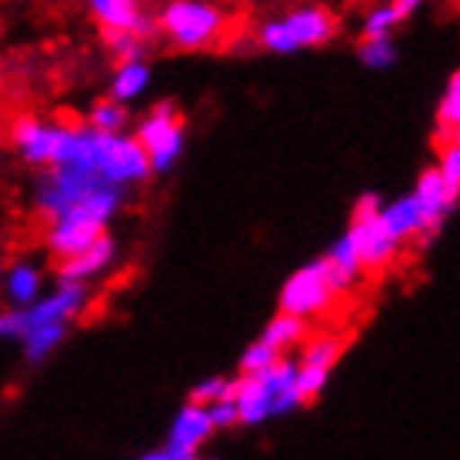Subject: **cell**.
<instances>
[{
	"label": "cell",
	"instance_id": "1",
	"mask_svg": "<svg viewBox=\"0 0 460 460\" xmlns=\"http://www.w3.org/2000/svg\"><path fill=\"white\" fill-rule=\"evenodd\" d=\"M230 401L237 407V424L243 427H261L274 417L294 414L304 403L294 357L280 354L264 370H253V374H243L241 380H234Z\"/></svg>",
	"mask_w": 460,
	"mask_h": 460
},
{
	"label": "cell",
	"instance_id": "30",
	"mask_svg": "<svg viewBox=\"0 0 460 460\" xmlns=\"http://www.w3.org/2000/svg\"><path fill=\"white\" fill-rule=\"evenodd\" d=\"M277 357H280V354H277L274 347H267L264 341L257 337L253 344L243 347V354H241V370H243V374H253V370H264L267 364H274Z\"/></svg>",
	"mask_w": 460,
	"mask_h": 460
},
{
	"label": "cell",
	"instance_id": "21",
	"mask_svg": "<svg viewBox=\"0 0 460 460\" xmlns=\"http://www.w3.org/2000/svg\"><path fill=\"white\" fill-rule=\"evenodd\" d=\"M64 341H67V323H34L21 334L23 357L31 364H44L47 357L58 354Z\"/></svg>",
	"mask_w": 460,
	"mask_h": 460
},
{
	"label": "cell",
	"instance_id": "25",
	"mask_svg": "<svg viewBox=\"0 0 460 460\" xmlns=\"http://www.w3.org/2000/svg\"><path fill=\"white\" fill-rule=\"evenodd\" d=\"M357 58L370 70H387L397 64V44H394V37H364Z\"/></svg>",
	"mask_w": 460,
	"mask_h": 460
},
{
	"label": "cell",
	"instance_id": "32",
	"mask_svg": "<svg viewBox=\"0 0 460 460\" xmlns=\"http://www.w3.org/2000/svg\"><path fill=\"white\" fill-rule=\"evenodd\" d=\"M23 334V314L21 307L0 311V341H21Z\"/></svg>",
	"mask_w": 460,
	"mask_h": 460
},
{
	"label": "cell",
	"instance_id": "12",
	"mask_svg": "<svg viewBox=\"0 0 460 460\" xmlns=\"http://www.w3.org/2000/svg\"><path fill=\"white\" fill-rule=\"evenodd\" d=\"M117 257H120V247L111 234H101L97 241H91L84 251L70 253L58 264V280H74V284H87L91 288L93 280H101V277L117 264Z\"/></svg>",
	"mask_w": 460,
	"mask_h": 460
},
{
	"label": "cell",
	"instance_id": "13",
	"mask_svg": "<svg viewBox=\"0 0 460 460\" xmlns=\"http://www.w3.org/2000/svg\"><path fill=\"white\" fill-rule=\"evenodd\" d=\"M54 134H58V124H50L44 117H17L11 127H7V140L11 147L17 150L27 167H50V157H54Z\"/></svg>",
	"mask_w": 460,
	"mask_h": 460
},
{
	"label": "cell",
	"instance_id": "4",
	"mask_svg": "<svg viewBox=\"0 0 460 460\" xmlns=\"http://www.w3.org/2000/svg\"><path fill=\"white\" fill-rule=\"evenodd\" d=\"M337 34V21L323 7H297L261 27V44L270 54H300L323 47Z\"/></svg>",
	"mask_w": 460,
	"mask_h": 460
},
{
	"label": "cell",
	"instance_id": "34",
	"mask_svg": "<svg viewBox=\"0 0 460 460\" xmlns=\"http://www.w3.org/2000/svg\"><path fill=\"white\" fill-rule=\"evenodd\" d=\"M0 97H4V81H0ZM7 134V127H4V111H0V140Z\"/></svg>",
	"mask_w": 460,
	"mask_h": 460
},
{
	"label": "cell",
	"instance_id": "18",
	"mask_svg": "<svg viewBox=\"0 0 460 460\" xmlns=\"http://www.w3.org/2000/svg\"><path fill=\"white\" fill-rule=\"evenodd\" d=\"M0 288L7 294L11 307H27L44 294V267L34 261H13L11 267H4Z\"/></svg>",
	"mask_w": 460,
	"mask_h": 460
},
{
	"label": "cell",
	"instance_id": "14",
	"mask_svg": "<svg viewBox=\"0 0 460 460\" xmlns=\"http://www.w3.org/2000/svg\"><path fill=\"white\" fill-rule=\"evenodd\" d=\"M87 11L97 23H101V31H127V34H137V37H147L157 21L147 17V11L140 7V0H87Z\"/></svg>",
	"mask_w": 460,
	"mask_h": 460
},
{
	"label": "cell",
	"instance_id": "22",
	"mask_svg": "<svg viewBox=\"0 0 460 460\" xmlns=\"http://www.w3.org/2000/svg\"><path fill=\"white\" fill-rule=\"evenodd\" d=\"M323 261L331 264V270L344 280L347 288L354 284L357 277L364 274V264H360V257H357V247H354V241H350L347 234H341V237L331 243V251L323 253Z\"/></svg>",
	"mask_w": 460,
	"mask_h": 460
},
{
	"label": "cell",
	"instance_id": "27",
	"mask_svg": "<svg viewBox=\"0 0 460 460\" xmlns=\"http://www.w3.org/2000/svg\"><path fill=\"white\" fill-rule=\"evenodd\" d=\"M434 171L444 177V184H447L454 194H460V144H457V137H450L447 144L440 147Z\"/></svg>",
	"mask_w": 460,
	"mask_h": 460
},
{
	"label": "cell",
	"instance_id": "24",
	"mask_svg": "<svg viewBox=\"0 0 460 460\" xmlns=\"http://www.w3.org/2000/svg\"><path fill=\"white\" fill-rule=\"evenodd\" d=\"M87 124H91L93 130L117 134V130H127V124H130V114H127V104H120V101H114V97H104V101H97V104L91 107Z\"/></svg>",
	"mask_w": 460,
	"mask_h": 460
},
{
	"label": "cell",
	"instance_id": "5",
	"mask_svg": "<svg viewBox=\"0 0 460 460\" xmlns=\"http://www.w3.org/2000/svg\"><path fill=\"white\" fill-rule=\"evenodd\" d=\"M104 184L97 173L81 171V167H40V177L31 187V208L37 210V217L58 220L64 217L70 208H77L84 197L93 194Z\"/></svg>",
	"mask_w": 460,
	"mask_h": 460
},
{
	"label": "cell",
	"instance_id": "3",
	"mask_svg": "<svg viewBox=\"0 0 460 460\" xmlns=\"http://www.w3.org/2000/svg\"><path fill=\"white\" fill-rule=\"evenodd\" d=\"M347 290V284L331 270V264L317 257L311 264L297 267L294 274L284 280L280 288V311L304 317V321H317L334 311V304L341 300V294Z\"/></svg>",
	"mask_w": 460,
	"mask_h": 460
},
{
	"label": "cell",
	"instance_id": "17",
	"mask_svg": "<svg viewBox=\"0 0 460 460\" xmlns=\"http://www.w3.org/2000/svg\"><path fill=\"white\" fill-rule=\"evenodd\" d=\"M380 224L387 227V234H391L394 241L401 243H414V241H420L424 234H430L427 230V224H424V214H420V208H417V200H414V194H403V197H397V200H380Z\"/></svg>",
	"mask_w": 460,
	"mask_h": 460
},
{
	"label": "cell",
	"instance_id": "19",
	"mask_svg": "<svg viewBox=\"0 0 460 460\" xmlns=\"http://www.w3.org/2000/svg\"><path fill=\"white\" fill-rule=\"evenodd\" d=\"M150 81H154V74H150V64L144 58L117 60V70L111 77V97L120 104H134L147 93Z\"/></svg>",
	"mask_w": 460,
	"mask_h": 460
},
{
	"label": "cell",
	"instance_id": "11",
	"mask_svg": "<svg viewBox=\"0 0 460 460\" xmlns=\"http://www.w3.org/2000/svg\"><path fill=\"white\" fill-rule=\"evenodd\" d=\"M87 300H91V290L87 284H74V280H58L54 290H44L34 304L21 307L23 314V331L34 327V323H74L87 311Z\"/></svg>",
	"mask_w": 460,
	"mask_h": 460
},
{
	"label": "cell",
	"instance_id": "10",
	"mask_svg": "<svg viewBox=\"0 0 460 460\" xmlns=\"http://www.w3.org/2000/svg\"><path fill=\"white\" fill-rule=\"evenodd\" d=\"M341 354H344V344H341L337 334H317V337L307 334V341L297 347L294 367H297V387H300L304 403L323 394V387H327V380L334 374Z\"/></svg>",
	"mask_w": 460,
	"mask_h": 460
},
{
	"label": "cell",
	"instance_id": "33",
	"mask_svg": "<svg viewBox=\"0 0 460 460\" xmlns=\"http://www.w3.org/2000/svg\"><path fill=\"white\" fill-rule=\"evenodd\" d=\"M394 4V11L401 13V21H407V17H414L420 7H424L427 0H391Z\"/></svg>",
	"mask_w": 460,
	"mask_h": 460
},
{
	"label": "cell",
	"instance_id": "35",
	"mask_svg": "<svg viewBox=\"0 0 460 460\" xmlns=\"http://www.w3.org/2000/svg\"><path fill=\"white\" fill-rule=\"evenodd\" d=\"M0 277H4V261H0Z\"/></svg>",
	"mask_w": 460,
	"mask_h": 460
},
{
	"label": "cell",
	"instance_id": "23",
	"mask_svg": "<svg viewBox=\"0 0 460 460\" xmlns=\"http://www.w3.org/2000/svg\"><path fill=\"white\" fill-rule=\"evenodd\" d=\"M460 127V74L454 70L447 77V84H444V93H440L438 101V130L440 137L447 134V137H454Z\"/></svg>",
	"mask_w": 460,
	"mask_h": 460
},
{
	"label": "cell",
	"instance_id": "7",
	"mask_svg": "<svg viewBox=\"0 0 460 460\" xmlns=\"http://www.w3.org/2000/svg\"><path fill=\"white\" fill-rule=\"evenodd\" d=\"M93 173L111 187H137L144 184L150 173V161L140 140L127 130H117V134H104L101 130V140H97V161H93Z\"/></svg>",
	"mask_w": 460,
	"mask_h": 460
},
{
	"label": "cell",
	"instance_id": "8",
	"mask_svg": "<svg viewBox=\"0 0 460 460\" xmlns=\"http://www.w3.org/2000/svg\"><path fill=\"white\" fill-rule=\"evenodd\" d=\"M134 137L140 140L154 173L173 171L177 161L184 157V124H181V114H177V107L171 101H161L157 107H150L144 120L137 124Z\"/></svg>",
	"mask_w": 460,
	"mask_h": 460
},
{
	"label": "cell",
	"instance_id": "16",
	"mask_svg": "<svg viewBox=\"0 0 460 460\" xmlns=\"http://www.w3.org/2000/svg\"><path fill=\"white\" fill-rule=\"evenodd\" d=\"M101 234H104V227H97V224L77 217V214H64V217H58V220H47L44 243L58 261H64L70 253L84 251V247L91 241H97Z\"/></svg>",
	"mask_w": 460,
	"mask_h": 460
},
{
	"label": "cell",
	"instance_id": "29",
	"mask_svg": "<svg viewBox=\"0 0 460 460\" xmlns=\"http://www.w3.org/2000/svg\"><path fill=\"white\" fill-rule=\"evenodd\" d=\"M230 391H234V380L220 377V374H210V377H204L194 391H190V401L214 403V401H220V397H230Z\"/></svg>",
	"mask_w": 460,
	"mask_h": 460
},
{
	"label": "cell",
	"instance_id": "26",
	"mask_svg": "<svg viewBox=\"0 0 460 460\" xmlns=\"http://www.w3.org/2000/svg\"><path fill=\"white\" fill-rule=\"evenodd\" d=\"M401 13L394 11V4H380L364 17V37H394V31L401 27Z\"/></svg>",
	"mask_w": 460,
	"mask_h": 460
},
{
	"label": "cell",
	"instance_id": "20",
	"mask_svg": "<svg viewBox=\"0 0 460 460\" xmlns=\"http://www.w3.org/2000/svg\"><path fill=\"white\" fill-rule=\"evenodd\" d=\"M311 334V321H304V317H294L288 311H277L270 321L264 323V331H261V341L267 347H274L277 354H294L304 341Z\"/></svg>",
	"mask_w": 460,
	"mask_h": 460
},
{
	"label": "cell",
	"instance_id": "2",
	"mask_svg": "<svg viewBox=\"0 0 460 460\" xmlns=\"http://www.w3.org/2000/svg\"><path fill=\"white\" fill-rule=\"evenodd\" d=\"M157 27L177 50H208L227 34V13L210 0H171Z\"/></svg>",
	"mask_w": 460,
	"mask_h": 460
},
{
	"label": "cell",
	"instance_id": "9",
	"mask_svg": "<svg viewBox=\"0 0 460 460\" xmlns=\"http://www.w3.org/2000/svg\"><path fill=\"white\" fill-rule=\"evenodd\" d=\"M217 434V427L208 414V403L187 401L171 420L167 440L164 447H154L150 454H144L147 460H194L204 454V447L210 444V438Z\"/></svg>",
	"mask_w": 460,
	"mask_h": 460
},
{
	"label": "cell",
	"instance_id": "31",
	"mask_svg": "<svg viewBox=\"0 0 460 460\" xmlns=\"http://www.w3.org/2000/svg\"><path fill=\"white\" fill-rule=\"evenodd\" d=\"M208 414H210V420H214L217 430H230V427H237V407H234L230 397H220V401L208 403Z\"/></svg>",
	"mask_w": 460,
	"mask_h": 460
},
{
	"label": "cell",
	"instance_id": "6",
	"mask_svg": "<svg viewBox=\"0 0 460 460\" xmlns=\"http://www.w3.org/2000/svg\"><path fill=\"white\" fill-rule=\"evenodd\" d=\"M377 210H380V197L364 194L357 200L350 227L344 230L347 237L354 241L357 257L364 264V274H380V270H387L401 257V243L394 241L391 234H387V227L380 224Z\"/></svg>",
	"mask_w": 460,
	"mask_h": 460
},
{
	"label": "cell",
	"instance_id": "28",
	"mask_svg": "<svg viewBox=\"0 0 460 460\" xmlns=\"http://www.w3.org/2000/svg\"><path fill=\"white\" fill-rule=\"evenodd\" d=\"M104 40H107V50H111V54H114L117 60L144 58V37L127 34V31H107Z\"/></svg>",
	"mask_w": 460,
	"mask_h": 460
},
{
	"label": "cell",
	"instance_id": "15",
	"mask_svg": "<svg viewBox=\"0 0 460 460\" xmlns=\"http://www.w3.org/2000/svg\"><path fill=\"white\" fill-rule=\"evenodd\" d=\"M411 194H414L417 208H420V214H424L427 230H438L440 224L454 214V208H457V197H460V194H454L447 184H444V177H440L434 167L417 177V187L411 190Z\"/></svg>",
	"mask_w": 460,
	"mask_h": 460
}]
</instances>
